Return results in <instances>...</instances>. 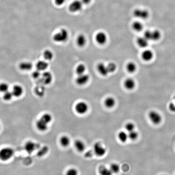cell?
<instances>
[{"label":"cell","mask_w":175,"mask_h":175,"mask_svg":"<svg viewBox=\"0 0 175 175\" xmlns=\"http://www.w3.org/2000/svg\"><path fill=\"white\" fill-rule=\"evenodd\" d=\"M69 33L66 29L62 28L59 32L54 35L53 40L57 43H63L68 40Z\"/></svg>","instance_id":"cell-1"},{"label":"cell","mask_w":175,"mask_h":175,"mask_svg":"<svg viewBox=\"0 0 175 175\" xmlns=\"http://www.w3.org/2000/svg\"><path fill=\"white\" fill-rule=\"evenodd\" d=\"M149 118L152 124L154 125H158L162 121V117L161 114L157 111H151L149 113Z\"/></svg>","instance_id":"cell-2"},{"label":"cell","mask_w":175,"mask_h":175,"mask_svg":"<svg viewBox=\"0 0 175 175\" xmlns=\"http://www.w3.org/2000/svg\"><path fill=\"white\" fill-rule=\"evenodd\" d=\"M14 151L12 148H4L0 150V159L3 161L9 160L13 156Z\"/></svg>","instance_id":"cell-3"},{"label":"cell","mask_w":175,"mask_h":175,"mask_svg":"<svg viewBox=\"0 0 175 175\" xmlns=\"http://www.w3.org/2000/svg\"><path fill=\"white\" fill-rule=\"evenodd\" d=\"M94 152L99 157L104 156L106 153V150L103 145L100 142H96L93 147Z\"/></svg>","instance_id":"cell-4"},{"label":"cell","mask_w":175,"mask_h":175,"mask_svg":"<svg viewBox=\"0 0 175 175\" xmlns=\"http://www.w3.org/2000/svg\"><path fill=\"white\" fill-rule=\"evenodd\" d=\"M75 110L78 114L83 115L86 114L88 111V105L85 102H79L76 105Z\"/></svg>","instance_id":"cell-5"},{"label":"cell","mask_w":175,"mask_h":175,"mask_svg":"<svg viewBox=\"0 0 175 175\" xmlns=\"http://www.w3.org/2000/svg\"><path fill=\"white\" fill-rule=\"evenodd\" d=\"M83 5L81 1L76 0L72 2L69 6V10L72 13L79 12L82 10Z\"/></svg>","instance_id":"cell-6"},{"label":"cell","mask_w":175,"mask_h":175,"mask_svg":"<svg viewBox=\"0 0 175 175\" xmlns=\"http://www.w3.org/2000/svg\"><path fill=\"white\" fill-rule=\"evenodd\" d=\"M135 17L140 19H146L149 16V13L147 10L141 9H137L133 11Z\"/></svg>","instance_id":"cell-7"},{"label":"cell","mask_w":175,"mask_h":175,"mask_svg":"<svg viewBox=\"0 0 175 175\" xmlns=\"http://www.w3.org/2000/svg\"><path fill=\"white\" fill-rule=\"evenodd\" d=\"M40 146L39 144L35 143L32 141H28L26 143L24 149L28 154H31L35 150L39 149Z\"/></svg>","instance_id":"cell-8"},{"label":"cell","mask_w":175,"mask_h":175,"mask_svg":"<svg viewBox=\"0 0 175 175\" xmlns=\"http://www.w3.org/2000/svg\"><path fill=\"white\" fill-rule=\"evenodd\" d=\"M53 79L52 75L50 72H44L42 74L41 82L44 85H48L51 83Z\"/></svg>","instance_id":"cell-9"},{"label":"cell","mask_w":175,"mask_h":175,"mask_svg":"<svg viewBox=\"0 0 175 175\" xmlns=\"http://www.w3.org/2000/svg\"><path fill=\"white\" fill-rule=\"evenodd\" d=\"M90 79L89 75L86 74L79 75L76 80V82L78 85L82 86L87 84Z\"/></svg>","instance_id":"cell-10"},{"label":"cell","mask_w":175,"mask_h":175,"mask_svg":"<svg viewBox=\"0 0 175 175\" xmlns=\"http://www.w3.org/2000/svg\"><path fill=\"white\" fill-rule=\"evenodd\" d=\"M95 39L97 43L100 45H104L107 42V35L104 32H100L96 35Z\"/></svg>","instance_id":"cell-11"},{"label":"cell","mask_w":175,"mask_h":175,"mask_svg":"<svg viewBox=\"0 0 175 175\" xmlns=\"http://www.w3.org/2000/svg\"><path fill=\"white\" fill-rule=\"evenodd\" d=\"M142 58L146 61H150L153 59L154 53L150 50H146L143 51L142 53Z\"/></svg>","instance_id":"cell-12"},{"label":"cell","mask_w":175,"mask_h":175,"mask_svg":"<svg viewBox=\"0 0 175 175\" xmlns=\"http://www.w3.org/2000/svg\"><path fill=\"white\" fill-rule=\"evenodd\" d=\"M23 92V88L22 86L19 85H16L13 86L12 92L13 96L19 97L22 95Z\"/></svg>","instance_id":"cell-13"},{"label":"cell","mask_w":175,"mask_h":175,"mask_svg":"<svg viewBox=\"0 0 175 175\" xmlns=\"http://www.w3.org/2000/svg\"><path fill=\"white\" fill-rule=\"evenodd\" d=\"M74 147L76 150L80 152H84L86 148L85 143L83 141L80 140H77L75 141Z\"/></svg>","instance_id":"cell-14"},{"label":"cell","mask_w":175,"mask_h":175,"mask_svg":"<svg viewBox=\"0 0 175 175\" xmlns=\"http://www.w3.org/2000/svg\"><path fill=\"white\" fill-rule=\"evenodd\" d=\"M97 69L101 75L104 76H108L109 74L107 66L103 63H100L98 65Z\"/></svg>","instance_id":"cell-15"},{"label":"cell","mask_w":175,"mask_h":175,"mask_svg":"<svg viewBox=\"0 0 175 175\" xmlns=\"http://www.w3.org/2000/svg\"><path fill=\"white\" fill-rule=\"evenodd\" d=\"M124 86L126 89L129 90H132L135 87V81L132 78H128L125 80L124 82Z\"/></svg>","instance_id":"cell-16"},{"label":"cell","mask_w":175,"mask_h":175,"mask_svg":"<svg viewBox=\"0 0 175 175\" xmlns=\"http://www.w3.org/2000/svg\"><path fill=\"white\" fill-rule=\"evenodd\" d=\"M48 124L44 122L41 119L38 120L36 123L38 129L41 131H45L48 129Z\"/></svg>","instance_id":"cell-17"},{"label":"cell","mask_w":175,"mask_h":175,"mask_svg":"<svg viewBox=\"0 0 175 175\" xmlns=\"http://www.w3.org/2000/svg\"><path fill=\"white\" fill-rule=\"evenodd\" d=\"M116 101L115 99L112 97L107 98L105 101V105L108 108H112L116 105Z\"/></svg>","instance_id":"cell-18"},{"label":"cell","mask_w":175,"mask_h":175,"mask_svg":"<svg viewBox=\"0 0 175 175\" xmlns=\"http://www.w3.org/2000/svg\"><path fill=\"white\" fill-rule=\"evenodd\" d=\"M77 45L79 47H83L85 46L86 43V38L84 35L80 34L78 35L76 40Z\"/></svg>","instance_id":"cell-19"},{"label":"cell","mask_w":175,"mask_h":175,"mask_svg":"<svg viewBox=\"0 0 175 175\" xmlns=\"http://www.w3.org/2000/svg\"><path fill=\"white\" fill-rule=\"evenodd\" d=\"M70 139L67 135H63L60 139V145L63 147H69L70 144Z\"/></svg>","instance_id":"cell-20"},{"label":"cell","mask_w":175,"mask_h":175,"mask_svg":"<svg viewBox=\"0 0 175 175\" xmlns=\"http://www.w3.org/2000/svg\"><path fill=\"white\" fill-rule=\"evenodd\" d=\"M48 63L46 61H42V60L38 61L36 64L37 70L40 72L46 70L48 68Z\"/></svg>","instance_id":"cell-21"},{"label":"cell","mask_w":175,"mask_h":175,"mask_svg":"<svg viewBox=\"0 0 175 175\" xmlns=\"http://www.w3.org/2000/svg\"><path fill=\"white\" fill-rule=\"evenodd\" d=\"M33 67L32 63L29 62H24L21 63L19 65V68L23 71L31 70Z\"/></svg>","instance_id":"cell-22"},{"label":"cell","mask_w":175,"mask_h":175,"mask_svg":"<svg viewBox=\"0 0 175 175\" xmlns=\"http://www.w3.org/2000/svg\"><path fill=\"white\" fill-rule=\"evenodd\" d=\"M149 41L144 37H140L137 40V44L142 48H147L149 45Z\"/></svg>","instance_id":"cell-23"},{"label":"cell","mask_w":175,"mask_h":175,"mask_svg":"<svg viewBox=\"0 0 175 175\" xmlns=\"http://www.w3.org/2000/svg\"><path fill=\"white\" fill-rule=\"evenodd\" d=\"M99 172L100 175H112L113 173L110 168L104 166H101L99 168Z\"/></svg>","instance_id":"cell-24"},{"label":"cell","mask_w":175,"mask_h":175,"mask_svg":"<svg viewBox=\"0 0 175 175\" xmlns=\"http://www.w3.org/2000/svg\"><path fill=\"white\" fill-rule=\"evenodd\" d=\"M161 37V34L160 31L157 30L151 31V40L152 41H158L160 40Z\"/></svg>","instance_id":"cell-25"},{"label":"cell","mask_w":175,"mask_h":175,"mask_svg":"<svg viewBox=\"0 0 175 175\" xmlns=\"http://www.w3.org/2000/svg\"><path fill=\"white\" fill-rule=\"evenodd\" d=\"M35 93L40 97H42L45 93V88L43 86H38L35 88Z\"/></svg>","instance_id":"cell-26"},{"label":"cell","mask_w":175,"mask_h":175,"mask_svg":"<svg viewBox=\"0 0 175 175\" xmlns=\"http://www.w3.org/2000/svg\"><path fill=\"white\" fill-rule=\"evenodd\" d=\"M132 26L134 30L137 32L141 31L144 28V26L142 23L139 21L134 22L133 23Z\"/></svg>","instance_id":"cell-27"},{"label":"cell","mask_w":175,"mask_h":175,"mask_svg":"<svg viewBox=\"0 0 175 175\" xmlns=\"http://www.w3.org/2000/svg\"><path fill=\"white\" fill-rule=\"evenodd\" d=\"M137 67L135 63L134 62L128 63L126 65V69L128 72L130 73H134L137 70Z\"/></svg>","instance_id":"cell-28"},{"label":"cell","mask_w":175,"mask_h":175,"mask_svg":"<svg viewBox=\"0 0 175 175\" xmlns=\"http://www.w3.org/2000/svg\"><path fill=\"white\" fill-rule=\"evenodd\" d=\"M118 138L120 142L125 143L128 138V135L125 132L121 131L118 134Z\"/></svg>","instance_id":"cell-29"},{"label":"cell","mask_w":175,"mask_h":175,"mask_svg":"<svg viewBox=\"0 0 175 175\" xmlns=\"http://www.w3.org/2000/svg\"><path fill=\"white\" fill-rule=\"evenodd\" d=\"M86 70V67L85 65L80 64L77 66L76 69V72L77 74L79 75L83 74H85Z\"/></svg>","instance_id":"cell-30"},{"label":"cell","mask_w":175,"mask_h":175,"mask_svg":"<svg viewBox=\"0 0 175 175\" xmlns=\"http://www.w3.org/2000/svg\"><path fill=\"white\" fill-rule=\"evenodd\" d=\"M48 150H49V149H48V147H47V146H44L41 149H39V151L37 153V155L39 157H42L47 154Z\"/></svg>","instance_id":"cell-31"},{"label":"cell","mask_w":175,"mask_h":175,"mask_svg":"<svg viewBox=\"0 0 175 175\" xmlns=\"http://www.w3.org/2000/svg\"><path fill=\"white\" fill-rule=\"evenodd\" d=\"M40 119L48 124V123L51 122V120H52V117L51 114H48V113H46V114L42 115Z\"/></svg>","instance_id":"cell-32"},{"label":"cell","mask_w":175,"mask_h":175,"mask_svg":"<svg viewBox=\"0 0 175 175\" xmlns=\"http://www.w3.org/2000/svg\"><path fill=\"white\" fill-rule=\"evenodd\" d=\"M44 58L47 60H51L53 59V52L50 50H47L44 51Z\"/></svg>","instance_id":"cell-33"},{"label":"cell","mask_w":175,"mask_h":175,"mask_svg":"<svg viewBox=\"0 0 175 175\" xmlns=\"http://www.w3.org/2000/svg\"><path fill=\"white\" fill-rule=\"evenodd\" d=\"M110 169L113 174H118L120 170V167L118 164L113 163L110 166Z\"/></svg>","instance_id":"cell-34"},{"label":"cell","mask_w":175,"mask_h":175,"mask_svg":"<svg viewBox=\"0 0 175 175\" xmlns=\"http://www.w3.org/2000/svg\"><path fill=\"white\" fill-rule=\"evenodd\" d=\"M128 138L132 141H135L138 138L139 134L137 131L134 130L133 131L128 132Z\"/></svg>","instance_id":"cell-35"},{"label":"cell","mask_w":175,"mask_h":175,"mask_svg":"<svg viewBox=\"0 0 175 175\" xmlns=\"http://www.w3.org/2000/svg\"><path fill=\"white\" fill-rule=\"evenodd\" d=\"M109 73H114L117 69V66L115 63H110L107 65Z\"/></svg>","instance_id":"cell-36"},{"label":"cell","mask_w":175,"mask_h":175,"mask_svg":"<svg viewBox=\"0 0 175 175\" xmlns=\"http://www.w3.org/2000/svg\"><path fill=\"white\" fill-rule=\"evenodd\" d=\"M135 126L133 123L131 122H128L126 123L125 125L126 130L128 132L133 131L135 130Z\"/></svg>","instance_id":"cell-37"},{"label":"cell","mask_w":175,"mask_h":175,"mask_svg":"<svg viewBox=\"0 0 175 175\" xmlns=\"http://www.w3.org/2000/svg\"><path fill=\"white\" fill-rule=\"evenodd\" d=\"M13 96L12 92H11L8 91L4 93L3 98L4 100L9 101L12 99Z\"/></svg>","instance_id":"cell-38"},{"label":"cell","mask_w":175,"mask_h":175,"mask_svg":"<svg viewBox=\"0 0 175 175\" xmlns=\"http://www.w3.org/2000/svg\"><path fill=\"white\" fill-rule=\"evenodd\" d=\"M9 85L7 83L3 82L0 84V92L5 93L6 92L8 91Z\"/></svg>","instance_id":"cell-39"},{"label":"cell","mask_w":175,"mask_h":175,"mask_svg":"<svg viewBox=\"0 0 175 175\" xmlns=\"http://www.w3.org/2000/svg\"><path fill=\"white\" fill-rule=\"evenodd\" d=\"M78 171L76 168H72L67 171L66 175H78Z\"/></svg>","instance_id":"cell-40"},{"label":"cell","mask_w":175,"mask_h":175,"mask_svg":"<svg viewBox=\"0 0 175 175\" xmlns=\"http://www.w3.org/2000/svg\"><path fill=\"white\" fill-rule=\"evenodd\" d=\"M41 73L40 71L37 70L36 71H35L32 73V77L35 79H37L40 78L41 76Z\"/></svg>","instance_id":"cell-41"},{"label":"cell","mask_w":175,"mask_h":175,"mask_svg":"<svg viewBox=\"0 0 175 175\" xmlns=\"http://www.w3.org/2000/svg\"><path fill=\"white\" fill-rule=\"evenodd\" d=\"M65 1L66 0H55V3L57 6H60L64 3Z\"/></svg>","instance_id":"cell-42"},{"label":"cell","mask_w":175,"mask_h":175,"mask_svg":"<svg viewBox=\"0 0 175 175\" xmlns=\"http://www.w3.org/2000/svg\"><path fill=\"white\" fill-rule=\"evenodd\" d=\"M81 1L82 2V3L84 5H88L91 1V0H81Z\"/></svg>","instance_id":"cell-43"},{"label":"cell","mask_w":175,"mask_h":175,"mask_svg":"<svg viewBox=\"0 0 175 175\" xmlns=\"http://www.w3.org/2000/svg\"><path fill=\"white\" fill-rule=\"evenodd\" d=\"M170 109L172 112H175V106L173 104H172L169 106Z\"/></svg>","instance_id":"cell-44"},{"label":"cell","mask_w":175,"mask_h":175,"mask_svg":"<svg viewBox=\"0 0 175 175\" xmlns=\"http://www.w3.org/2000/svg\"><path fill=\"white\" fill-rule=\"evenodd\" d=\"M0 128H1V125H0Z\"/></svg>","instance_id":"cell-45"},{"label":"cell","mask_w":175,"mask_h":175,"mask_svg":"<svg viewBox=\"0 0 175 175\" xmlns=\"http://www.w3.org/2000/svg\"></svg>","instance_id":"cell-46"}]
</instances>
